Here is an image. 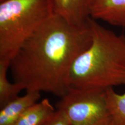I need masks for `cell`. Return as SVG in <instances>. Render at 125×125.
Instances as JSON below:
<instances>
[{
    "label": "cell",
    "instance_id": "obj_1",
    "mask_svg": "<svg viewBox=\"0 0 125 125\" xmlns=\"http://www.w3.org/2000/svg\"><path fill=\"white\" fill-rule=\"evenodd\" d=\"M91 18L86 24L76 26L60 16H51L10 60L13 82L26 92L64 96L69 89L72 65L92 42Z\"/></svg>",
    "mask_w": 125,
    "mask_h": 125
},
{
    "label": "cell",
    "instance_id": "obj_2",
    "mask_svg": "<svg viewBox=\"0 0 125 125\" xmlns=\"http://www.w3.org/2000/svg\"><path fill=\"white\" fill-rule=\"evenodd\" d=\"M92 40L78 56L68 76L69 88L105 90L125 86V35L91 18Z\"/></svg>",
    "mask_w": 125,
    "mask_h": 125
},
{
    "label": "cell",
    "instance_id": "obj_3",
    "mask_svg": "<svg viewBox=\"0 0 125 125\" xmlns=\"http://www.w3.org/2000/svg\"><path fill=\"white\" fill-rule=\"evenodd\" d=\"M52 15L48 0L0 2V60L10 62L23 43Z\"/></svg>",
    "mask_w": 125,
    "mask_h": 125
},
{
    "label": "cell",
    "instance_id": "obj_4",
    "mask_svg": "<svg viewBox=\"0 0 125 125\" xmlns=\"http://www.w3.org/2000/svg\"><path fill=\"white\" fill-rule=\"evenodd\" d=\"M56 104L71 125H111L105 90L69 88Z\"/></svg>",
    "mask_w": 125,
    "mask_h": 125
},
{
    "label": "cell",
    "instance_id": "obj_5",
    "mask_svg": "<svg viewBox=\"0 0 125 125\" xmlns=\"http://www.w3.org/2000/svg\"><path fill=\"white\" fill-rule=\"evenodd\" d=\"M53 14L60 16L68 22L83 26L91 18L92 0H48Z\"/></svg>",
    "mask_w": 125,
    "mask_h": 125
},
{
    "label": "cell",
    "instance_id": "obj_6",
    "mask_svg": "<svg viewBox=\"0 0 125 125\" xmlns=\"http://www.w3.org/2000/svg\"><path fill=\"white\" fill-rule=\"evenodd\" d=\"M90 16L112 26L125 27V0H92Z\"/></svg>",
    "mask_w": 125,
    "mask_h": 125
},
{
    "label": "cell",
    "instance_id": "obj_7",
    "mask_svg": "<svg viewBox=\"0 0 125 125\" xmlns=\"http://www.w3.org/2000/svg\"><path fill=\"white\" fill-rule=\"evenodd\" d=\"M41 98L40 92H26L9 101L0 110V125H14L21 115Z\"/></svg>",
    "mask_w": 125,
    "mask_h": 125
},
{
    "label": "cell",
    "instance_id": "obj_8",
    "mask_svg": "<svg viewBox=\"0 0 125 125\" xmlns=\"http://www.w3.org/2000/svg\"><path fill=\"white\" fill-rule=\"evenodd\" d=\"M56 111L49 100L45 98L30 107L14 125H42Z\"/></svg>",
    "mask_w": 125,
    "mask_h": 125
},
{
    "label": "cell",
    "instance_id": "obj_9",
    "mask_svg": "<svg viewBox=\"0 0 125 125\" xmlns=\"http://www.w3.org/2000/svg\"><path fill=\"white\" fill-rule=\"evenodd\" d=\"M105 97L111 125H125V92L118 93L111 87L105 90Z\"/></svg>",
    "mask_w": 125,
    "mask_h": 125
},
{
    "label": "cell",
    "instance_id": "obj_10",
    "mask_svg": "<svg viewBox=\"0 0 125 125\" xmlns=\"http://www.w3.org/2000/svg\"><path fill=\"white\" fill-rule=\"evenodd\" d=\"M9 68V62L0 60V108L19 96L24 90L21 84L9 81L7 75Z\"/></svg>",
    "mask_w": 125,
    "mask_h": 125
},
{
    "label": "cell",
    "instance_id": "obj_11",
    "mask_svg": "<svg viewBox=\"0 0 125 125\" xmlns=\"http://www.w3.org/2000/svg\"><path fill=\"white\" fill-rule=\"evenodd\" d=\"M42 125H71L64 112L56 109L53 115Z\"/></svg>",
    "mask_w": 125,
    "mask_h": 125
},
{
    "label": "cell",
    "instance_id": "obj_12",
    "mask_svg": "<svg viewBox=\"0 0 125 125\" xmlns=\"http://www.w3.org/2000/svg\"><path fill=\"white\" fill-rule=\"evenodd\" d=\"M5 1V0H0V2H1V1Z\"/></svg>",
    "mask_w": 125,
    "mask_h": 125
}]
</instances>
